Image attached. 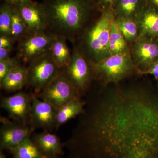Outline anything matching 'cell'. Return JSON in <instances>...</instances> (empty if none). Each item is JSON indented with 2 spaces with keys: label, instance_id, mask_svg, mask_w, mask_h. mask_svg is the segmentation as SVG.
Listing matches in <instances>:
<instances>
[{
  "label": "cell",
  "instance_id": "13",
  "mask_svg": "<svg viewBox=\"0 0 158 158\" xmlns=\"http://www.w3.org/2000/svg\"><path fill=\"white\" fill-rule=\"evenodd\" d=\"M43 154L46 157L59 156L64 154V145L59 137L51 132L43 131L36 133L31 138Z\"/></svg>",
  "mask_w": 158,
  "mask_h": 158
},
{
  "label": "cell",
  "instance_id": "9",
  "mask_svg": "<svg viewBox=\"0 0 158 158\" xmlns=\"http://www.w3.org/2000/svg\"><path fill=\"white\" fill-rule=\"evenodd\" d=\"M0 149L9 151L26 138L31 137L34 130L30 125L23 124L1 116Z\"/></svg>",
  "mask_w": 158,
  "mask_h": 158
},
{
  "label": "cell",
  "instance_id": "15",
  "mask_svg": "<svg viewBox=\"0 0 158 158\" xmlns=\"http://www.w3.org/2000/svg\"><path fill=\"white\" fill-rule=\"evenodd\" d=\"M147 6V0H118L113 8L115 18L136 20Z\"/></svg>",
  "mask_w": 158,
  "mask_h": 158
},
{
  "label": "cell",
  "instance_id": "12",
  "mask_svg": "<svg viewBox=\"0 0 158 158\" xmlns=\"http://www.w3.org/2000/svg\"><path fill=\"white\" fill-rule=\"evenodd\" d=\"M29 34L47 32L46 16L42 3L32 2L27 5L17 6Z\"/></svg>",
  "mask_w": 158,
  "mask_h": 158
},
{
  "label": "cell",
  "instance_id": "24",
  "mask_svg": "<svg viewBox=\"0 0 158 158\" xmlns=\"http://www.w3.org/2000/svg\"><path fill=\"white\" fill-rule=\"evenodd\" d=\"M21 60L17 55L0 61V83L10 72L21 65Z\"/></svg>",
  "mask_w": 158,
  "mask_h": 158
},
{
  "label": "cell",
  "instance_id": "33",
  "mask_svg": "<svg viewBox=\"0 0 158 158\" xmlns=\"http://www.w3.org/2000/svg\"><path fill=\"white\" fill-rule=\"evenodd\" d=\"M47 158H59V156H53L47 157Z\"/></svg>",
  "mask_w": 158,
  "mask_h": 158
},
{
  "label": "cell",
  "instance_id": "7",
  "mask_svg": "<svg viewBox=\"0 0 158 158\" xmlns=\"http://www.w3.org/2000/svg\"><path fill=\"white\" fill-rule=\"evenodd\" d=\"M36 95L58 110L72 100L81 98L66 77L63 69H61L58 76L42 91Z\"/></svg>",
  "mask_w": 158,
  "mask_h": 158
},
{
  "label": "cell",
  "instance_id": "14",
  "mask_svg": "<svg viewBox=\"0 0 158 158\" xmlns=\"http://www.w3.org/2000/svg\"><path fill=\"white\" fill-rule=\"evenodd\" d=\"M139 37L155 38L158 35V10L146 6L136 20Z\"/></svg>",
  "mask_w": 158,
  "mask_h": 158
},
{
  "label": "cell",
  "instance_id": "30",
  "mask_svg": "<svg viewBox=\"0 0 158 158\" xmlns=\"http://www.w3.org/2000/svg\"><path fill=\"white\" fill-rule=\"evenodd\" d=\"M3 1H5V3H9L14 6H18L21 5V0H3Z\"/></svg>",
  "mask_w": 158,
  "mask_h": 158
},
{
  "label": "cell",
  "instance_id": "6",
  "mask_svg": "<svg viewBox=\"0 0 158 158\" xmlns=\"http://www.w3.org/2000/svg\"><path fill=\"white\" fill-rule=\"evenodd\" d=\"M55 36L48 32L29 34L19 40L17 56L28 64L49 53Z\"/></svg>",
  "mask_w": 158,
  "mask_h": 158
},
{
  "label": "cell",
  "instance_id": "17",
  "mask_svg": "<svg viewBox=\"0 0 158 158\" xmlns=\"http://www.w3.org/2000/svg\"><path fill=\"white\" fill-rule=\"evenodd\" d=\"M85 105V102L82 100L81 98H78L72 100L59 108L57 112L55 130L57 131L70 119L84 113Z\"/></svg>",
  "mask_w": 158,
  "mask_h": 158
},
{
  "label": "cell",
  "instance_id": "23",
  "mask_svg": "<svg viewBox=\"0 0 158 158\" xmlns=\"http://www.w3.org/2000/svg\"><path fill=\"white\" fill-rule=\"evenodd\" d=\"M14 6L5 3L0 7V36L11 37V20Z\"/></svg>",
  "mask_w": 158,
  "mask_h": 158
},
{
  "label": "cell",
  "instance_id": "2",
  "mask_svg": "<svg viewBox=\"0 0 158 158\" xmlns=\"http://www.w3.org/2000/svg\"><path fill=\"white\" fill-rule=\"evenodd\" d=\"M115 19L113 9L100 11L99 15L73 43L91 65L101 62L111 56L108 44Z\"/></svg>",
  "mask_w": 158,
  "mask_h": 158
},
{
  "label": "cell",
  "instance_id": "34",
  "mask_svg": "<svg viewBox=\"0 0 158 158\" xmlns=\"http://www.w3.org/2000/svg\"><path fill=\"white\" fill-rule=\"evenodd\" d=\"M90 1L93 2L94 3V4H96L97 6V3L98 0H90Z\"/></svg>",
  "mask_w": 158,
  "mask_h": 158
},
{
  "label": "cell",
  "instance_id": "10",
  "mask_svg": "<svg viewBox=\"0 0 158 158\" xmlns=\"http://www.w3.org/2000/svg\"><path fill=\"white\" fill-rule=\"evenodd\" d=\"M58 110L52 105L43 101L32 93V104L29 124L33 130L41 129L52 131L55 129Z\"/></svg>",
  "mask_w": 158,
  "mask_h": 158
},
{
  "label": "cell",
  "instance_id": "4",
  "mask_svg": "<svg viewBox=\"0 0 158 158\" xmlns=\"http://www.w3.org/2000/svg\"><path fill=\"white\" fill-rule=\"evenodd\" d=\"M63 70L80 96L85 95L94 78V75L91 64L74 46L70 62Z\"/></svg>",
  "mask_w": 158,
  "mask_h": 158
},
{
  "label": "cell",
  "instance_id": "28",
  "mask_svg": "<svg viewBox=\"0 0 158 158\" xmlns=\"http://www.w3.org/2000/svg\"><path fill=\"white\" fill-rule=\"evenodd\" d=\"M12 49L0 48V61L6 60L10 57V54Z\"/></svg>",
  "mask_w": 158,
  "mask_h": 158
},
{
  "label": "cell",
  "instance_id": "16",
  "mask_svg": "<svg viewBox=\"0 0 158 158\" xmlns=\"http://www.w3.org/2000/svg\"><path fill=\"white\" fill-rule=\"evenodd\" d=\"M27 85V68L20 65L8 73L0 83L2 90L11 92L21 90Z\"/></svg>",
  "mask_w": 158,
  "mask_h": 158
},
{
  "label": "cell",
  "instance_id": "5",
  "mask_svg": "<svg viewBox=\"0 0 158 158\" xmlns=\"http://www.w3.org/2000/svg\"><path fill=\"white\" fill-rule=\"evenodd\" d=\"M27 68V85L36 94L42 91L61 70L50 53L29 63Z\"/></svg>",
  "mask_w": 158,
  "mask_h": 158
},
{
  "label": "cell",
  "instance_id": "11",
  "mask_svg": "<svg viewBox=\"0 0 158 158\" xmlns=\"http://www.w3.org/2000/svg\"><path fill=\"white\" fill-rule=\"evenodd\" d=\"M32 104V94L19 91L14 95L3 97L0 106L14 121L29 124Z\"/></svg>",
  "mask_w": 158,
  "mask_h": 158
},
{
  "label": "cell",
  "instance_id": "8",
  "mask_svg": "<svg viewBox=\"0 0 158 158\" xmlns=\"http://www.w3.org/2000/svg\"><path fill=\"white\" fill-rule=\"evenodd\" d=\"M153 37H139L130 44V51L138 74H143L158 60V43Z\"/></svg>",
  "mask_w": 158,
  "mask_h": 158
},
{
  "label": "cell",
  "instance_id": "29",
  "mask_svg": "<svg viewBox=\"0 0 158 158\" xmlns=\"http://www.w3.org/2000/svg\"><path fill=\"white\" fill-rule=\"evenodd\" d=\"M147 6L158 10V0H147Z\"/></svg>",
  "mask_w": 158,
  "mask_h": 158
},
{
  "label": "cell",
  "instance_id": "1",
  "mask_svg": "<svg viewBox=\"0 0 158 158\" xmlns=\"http://www.w3.org/2000/svg\"><path fill=\"white\" fill-rule=\"evenodd\" d=\"M47 32L65 37L72 43L84 32L100 11L90 0H44Z\"/></svg>",
  "mask_w": 158,
  "mask_h": 158
},
{
  "label": "cell",
  "instance_id": "19",
  "mask_svg": "<svg viewBox=\"0 0 158 158\" xmlns=\"http://www.w3.org/2000/svg\"><path fill=\"white\" fill-rule=\"evenodd\" d=\"M12 158H47L38 149L31 137L26 138L16 147L9 151Z\"/></svg>",
  "mask_w": 158,
  "mask_h": 158
},
{
  "label": "cell",
  "instance_id": "21",
  "mask_svg": "<svg viewBox=\"0 0 158 158\" xmlns=\"http://www.w3.org/2000/svg\"><path fill=\"white\" fill-rule=\"evenodd\" d=\"M115 22L119 31L129 45L139 38L140 35L136 20L126 18L116 17Z\"/></svg>",
  "mask_w": 158,
  "mask_h": 158
},
{
  "label": "cell",
  "instance_id": "32",
  "mask_svg": "<svg viewBox=\"0 0 158 158\" xmlns=\"http://www.w3.org/2000/svg\"><path fill=\"white\" fill-rule=\"evenodd\" d=\"M0 158H6V156L2 150H1L0 151Z\"/></svg>",
  "mask_w": 158,
  "mask_h": 158
},
{
  "label": "cell",
  "instance_id": "26",
  "mask_svg": "<svg viewBox=\"0 0 158 158\" xmlns=\"http://www.w3.org/2000/svg\"><path fill=\"white\" fill-rule=\"evenodd\" d=\"M15 41L11 37L0 36V48L13 49V44Z\"/></svg>",
  "mask_w": 158,
  "mask_h": 158
},
{
  "label": "cell",
  "instance_id": "25",
  "mask_svg": "<svg viewBox=\"0 0 158 158\" xmlns=\"http://www.w3.org/2000/svg\"><path fill=\"white\" fill-rule=\"evenodd\" d=\"M118 0H98L97 6L100 11L112 9Z\"/></svg>",
  "mask_w": 158,
  "mask_h": 158
},
{
  "label": "cell",
  "instance_id": "3",
  "mask_svg": "<svg viewBox=\"0 0 158 158\" xmlns=\"http://www.w3.org/2000/svg\"><path fill=\"white\" fill-rule=\"evenodd\" d=\"M94 79L104 85L116 83L138 73L131 57L129 50L111 55L101 62L91 65Z\"/></svg>",
  "mask_w": 158,
  "mask_h": 158
},
{
  "label": "cell",
  "instance_id": "22",
  "mask_svg": "<svg viewBox=\"0 0 158 158\" xmlns=\"http://www.w3.org/2000/svg\"><path fill=\"white\" fill-rule=\"evenodd\" d=\"M11 37L15 42L29 34L24 21L20 13L17 6H14L11 20Z\"/></svg>",
  "mask_w": 158,
  "mask_h": 158
},
{
  "label": "cell",
  "instance_id": "27",
  "mask_svg": "<svg viewBox=\"0 0 158 158\" xmlns=\"http://www.w3.org/2000/svg\"><path fill=\"white\" fill-rule=\"evenodd\" d=\"M144 74H150L154 77L158 84V60L151 65Z\"/></svg>",
  "mask_w": 158,
  "mask_h": 158
},
{
  "label": "cell",
  "instance_id": "18",
  "mask_svg": "<svg viewBox=\"0 0 158 158\" xmlns=\"http://www.w3.org/2000/svg\"><path fill=\"white\" fill-rule=\"evenodd\" d=\"M67 40L65 37L55 36L50 52L54 62L61 69L68 65L71 59L72 52L67 45Z\"/></svg>",
  "mask_w": 158,
  "mask_h": 158
},
{
  "label": "cell",
  "instance_id": "31",
  "mask_svg": "<svg viewBox=\"0 0 158 158\" xmlns=\"http://www.w3.org/2000/svg\"><path fill=\"white\" fill-rule=\"evenodd\" d=\"M33 1L32 0H21V5L25 6V5H27L32 2Z\"/></svg>",
  "mask_w": 158,
  "mask_h": 158
},
{
  "label": "cell",
  "instance_id": "20",
  "mask_svg": "<svg viewBox=\"0 0 158 158\" xmlns=\"http://www.w3.org/2000/svg\"><path fill=\"white\" fill-rule=\"evenodd\" d=\"M108 49L111 56L121 53L130 50L129 44L117 27L115 19L111 27Z\"/></svg>",
  "mask_w": 158,
  "mask_h": 158
}]
</instances>
